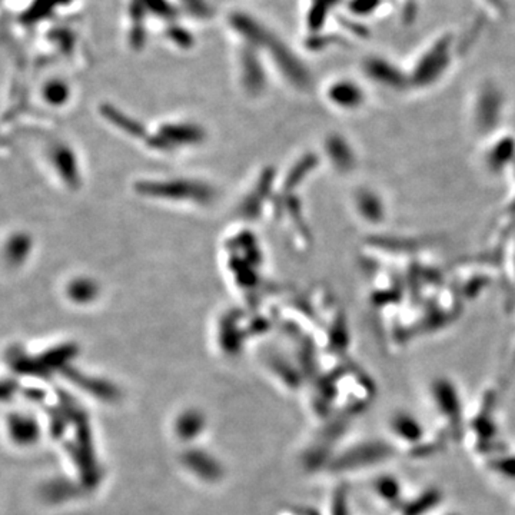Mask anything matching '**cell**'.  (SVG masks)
<instances>
[{
  "label": "cell",
  "mask_w": 515,
  "mask_h": 515,
  "mask_svg": "<svg viewBox=\"0 0 515 515\" xmlns=\"http://www.w3.org/2000/svg\"><path fill=\"white\" fill-rule=\"evenodd\" d=\"M96 294V285L89 279H76L69 286V295L77 301L93 298Z\"/></svg>",
  "instance_id": "6da1fadb"
},
{
  "label": "cell",
  "mask_w": 515,
  "mask_h": 515,
  "mask_svg": "<svg viewBox=\"0 0 515 515\" xmlns=\"http://www.w3.org/2000/svg\"><path fill=\"white\" fill-rule=\"evenodd\" d=\"M43 95H45V99L47 102H51L52 105H60V102L66 99L68 92H66V88H64L63 84L53 82V84H47L45 86Z\"/></svg>",
  "instance_id": "7a4b0ae2"
}]
</instances>
